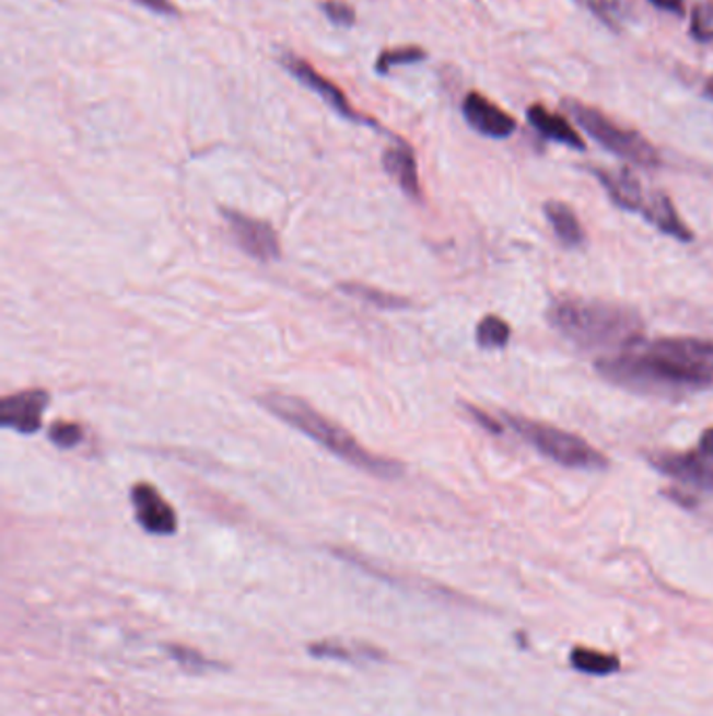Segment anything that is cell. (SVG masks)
<instances>
[{"label": "cell", "instance_id": "2e32d148", "mask_svg": "<svg viewBox=\"0 0 713 716\" xmlns=\"http://www.w3.org/2000/svg\"><path fill=\"white\" fill-rule=\"evenodd\" d=\"M545 215H547L554 235L565 247H580L586 241V233H584L580 218L565 201H547Z\"/></svg>", "mask_w": 713, "mask_h": 716}, {"label": "cell", "instance_id": "f546056e", "mask_svg": "<svg viewBox=\"0 0 713 716\" xmlns=\"http://www.w3.org/2000/svg\"><path fill=\"white\" fill-rule=\"evenodd\" d=\"M651 4H655L662 11H671V13H682L685 11L682 0H651Z\"/></svg>", "mask_w": 713, "mask_h": 716}, {"label": "cell", "instance_id": "ba28073f", "mask_svg": "<svg viewBox=\"0 0 713 716\" xmlns=\"http://www.w3.org/2000/svg\"><path fill=\"white\" fill-rule=\"evenodd\" d=\"M48 392L43 388L9 394L0 401V426L20 434H34L43 426L48 406Z\"/></svg>", "mask_w": 713, "mask_h": 716}, {"label": "cell", "instance_id": "5bb4252c", "mask_svg": "<svg viewBox=\"0 0 713 716\" xmlns=\"http://www.w3.org/2000/svg\"><path fill=\"white\" fill-rule=\"evenodd\" d=\"M527 119L548 141L565 145V147L577 149V151L586 149L584 139L571 126L570 119L565 118V116H559V114H552L545 105H540V103L529 105L527 107Z\"/></svg>", "mask_w": 713, "mask_h": 716}, {"label": "cell", "instance_id": "d6986e66", "mask_svg": "<svg viewBox=\"0 0 713 716\" xmlns=\"http://www.w3.org/2000/svg\"><path fill=\"white\" fill-rule=\"evenodd\" d=\"M476 339L477 346L486 350L504 348L511 339V325L496 314H488L477 325Z\"/></svg>", "mask_w": 713, "mask_h": 716}, {"label": "cell", "instance_id": "4fadbf2b", "mask_svg": "<svg viewBox=\"0 0 713 716\" xmlns=\"http://www.w3.org/2000/svg\"><path fill=\"white\" fill-rule=\"evenodd\" d=\"M383 168L385 172L400 185V189L419 199L421 197V185H419V172H417V158L412 147L396 139V143L385 149L383 153Z\"/></svg>", "mask_w": 713, "mask_h": 716}, {"label": "cell", "instance_id": "83f0119b", "mask_svg": "<svg viewBox=\"0 0 713 716\" xmlns=\"http://www.w3.org/2000/svg\"><path fill=\"white\" fill-rule=\"evenodd\" d=\"M467 411L476 417V421L481 426V428H486L488 431H494V434H500V431H502L499 424H496L488 413H483L481 408H477V406H467Z\"/></svg>", "mask_w": 713, "mask_h": 716}, {"label": "cell", "instance_id": "cb8c5ba5", "mask_svg": "<svg viewBox=\"0 0 713 716\" xmlns=\"http://www.w3.org/2000/svg\"><path fill=\"white\" fill-rule=\"evenodd\" d=\"M48 438L59 449H73V447H78L82 442L84 431L78 424H72V421H57V424L50 426Z\"/></svg>", "mask_w": 713, "mask_h": 716}, {"label": "cell", "instance_id": "7c38bea8", "mask_svg": "<svg viewBox=\"0 0 713 716\" xmlns=\"http://www.w3.org/2000/svg\"><path fill=\"white\" fill-rule=\"evenodd\" d=\"M593 174L598 178V183L609 193L611 201L619 206L621 210L628 212H639L642 215V208L646 204V195L642 189L641 181L636 174H632L628 168L621 170H607V168H593Z\"/></svg>", "mask_w": 713, "mask_h": 716}, {"label": "cell", "instance_id": "6da1fadb", "mask_svg": "<svg viewBox=\"0 0 713 716\" xmlns=\"http://www.w3.org/2000/svg\"><path fill=\"white\" fill-rule=\"evenodd\" d=\"M598 373L630 392L680 396L713 388V342L699 337H662L596 360Z\"/></svg>", "mask_w": 713, "mask_h": 716}, {"label": "cell", "instance_id": "ffe728a7", "mask_svg": "<svg viewBox=\"0 0 713 716\" xmlns=\"http://www.w3.org/2000/svg\"><path fill=\"white\" fill-rule=\"evenodd\" d=\"M423 59H428V53L421 47L389 48V50L381 53L375 70L379 73H387L391 68L419 63Z\"/></svg>", "mask_w": 713, "mask_h": 716}, {"label": "cell", "instance_id": "e0dca14e", "mask_svg": "<svg viewBox=\"0 0 713 716\" xmlns=\"http://www.w3.org/2000/svg\"><path fill=\"white\" fill-rule=\"evenodd\" d=\"M309 656L320 660H339V662H371L383 660V654L377 647L366 644H341L335 639L316 642L308 645Z\"/></svg>", "mask_w": 713, "mask_h": 716}, {"label": "cell", "instance_id": "277c9868", "mask_svg": "<svg viewBox=\"0 0 713 716\" xmlns=\"http://www.w3.org/2000/svg\"><path fill=\"white\" fill-rule=\"evenodd\" d=\"M504 421L511 430L517 431L529 447H534L538 453L545 454L563 467L591 472L609 467V459L593 444H588L582 436L554 428L550 424L534 421L522 415L504 413Z\"/></svg>", "mask_w": 713, "mask_h": 716}, {"label": "cell", "instance_id": "5b68a950", "mask_svg": "<svg viewBox=\"0 0 713 716\" xmlns=\"http://www.w3.org/2000/svg\"><path fill=\"white\" fill-rule=\"evenodd\" d=\"M565 109L591 139H595L596 143L621 160L644 168H657L662 164L657 149L636 130L623 128L618 122L607 118L603 112L573 99L565 101Z\"/></svg>", "mask_w": 713, "mask_h": 716}, {"label": "cell", "instance_id": "44dd1931", "mask_svg": "<svg viewBox=\"0 0 713 716\" xmlns=\"http://www.w3.org/2000/svg\"><path fill=\"white\" fill-rule=\"evenodd\" d=\"M346 289V293L350 296H356L362 302H371L379 309H385V311H396V309H402L408 302L394 296V293H385V291H379V289H373V287L358 286V284H346L341 286Z\"/></svg>", "mask_w": 713, "mask_h": 716}, {"label": "cell", "instance_id": "8992f818", "mask_svg": "<svg viewBox=\"0 0 713 716\" xmlns=\"http://www.w3.org/2000/svg\"><path fill=\"white\" fill-rule=\"evenodd\" d=\"M281 63L285 68L287 72L291 73L300 84H304L309 91H314L316 95H320V99L337 112L341 118L350 119V122H356V124H364V126H377V122L371 118H364L362 114H358L356 109L348 103V99L343 95V91L339 86H335V82L327 80L323 73L316 72L312 66H309L306 59L293 55V53H285L281 57Z\"/></svg>", "mask_w": 713, "mask_h": 716}, {"label": "cell", "instance_id": "9c48e42d", "mask_svg": "<svg viewBox=\"0 0 713 716\" xmlns=\"http://www.w3.org/2000/svg\"><path fill=\"white\" fill-rule=\"evenodd\" d=\"M130 499L135 505L137 522L144 532L155 536H170L178 530V516L172 505L160 495V490L147 482L132 486Z\"/></svg>", "mask_w": 713, "mask_h": 716}, {"label": "cell", "instance_id": "9a60e30c", "mask_svg": "<svg viewBox=\"0 0 713 716\" xmlns=\"http://www.w3.org/2000/svg\"><path fill=\"white\" fill-rule=\"evenodd\" d=\"M641 216L669 238L685 241V243H689L694 238L692 231L687 227V222L676 212V206L671 204V199L667 197L666 193L648 195Z\"/></svg>", "mask_w": 713, "mask_h": 716}, {"label": "cell", "instance_id": "8fae6325", "mask_svg": "<svg viewBox=\"0 0 713 716\" xmlns=\"http://www.w3.org/2000/svg\"><path fill=\"white\" fill-rule=\"evenodd\" d=\"M648 463L682 484H689L692 488L713 493V465L712 461L703 459L701 454L694 453H651Z\"/></svg>", "mask_w": 713, "mask_h": 716}, {"label": "cell", "instance_id": "52a82bcc", "mask_svg": "<svg viewBox=\"0 0 713 716\" xmlns=\"http://www.w3.org/2000/svg\"><path fill=\"white\" fill-rule=\"evenodd\" d=\"M222 215L226 218L233 235L237 239L238 247L247 256L262 261V263L281 258L279 238L268 222L241 215L237 210H222Z\"/></svg>", "mask_w": 713, "mask_h": 716}, {"label": "cell", "instance_id": "7a4b0ae2", "mask_svg": "<svg viewBox=\"0 0 713 716\" xmlns=\"http://www.w3.org/2000/svg\"><path fill=\"white\" fill-rule=\"evenodd\" d=\"M550 325L575 346L600 353H619L644 334L642 316L634 309L595 298H561L548 311Z\"/></svg>", "mask_w": 713, "mask_h": 716}, {"label": "cell", "instance_id": "7402d4cb", "mask_svg": "<svg viewBox=\"0 0 713 716\" xmlns=\"http://www.w3.org/2000/svg\"><path fill=\"white\" fill-rule=\"evenodd\" d=\"M167 654L172 656L174 662H178L180 667L189 672H206V670H215L220 665L215 660L206 658L203 654L185 647V645H166Z\"/></svg>", "mask_w": 713, "mask_h": 716}, {"label": "cell", "instance_id": "f1b7e54d", "mask_svg": "<svg viewBox=\"0 0 713 716\" xmlns=\"http://www.w3.org/2000/svg\"><path fill=\"white\" fill-rule=\"evenodd\" d=\"M697 454H701L703 459H708V461H712L713 463V428H708V430L701 434Z\"/></svg>", "mask_w": 713, "mask_h": 716}, {"label": "cell", "instance_id": "4316f807", "mask_svg": "<svg viewBox=\"0 0 713 716\" xmlns=\"http://www.w3.org/2000/svg\"><path fill=\"white\" fill-rule=\"evenodd\" d=\"M139 2L144 9L153 11V13H160V15H176L178 9L170 2V0H135Z\"/></svg>", "mask_w": 713, "mask_h": 716}, {"label": "cell", "instance_id": "ac0fdd59", "mask_svg": "<svg viewBox=\"0 0 713 716\" xmlns=\"http://www.w3.org/2000/svg\"><path fill=\"white\" fill-rule=\"evenodd\" d=\"M571 669L588 677H609L621 669L618 656L588 647H573L570 651Z\"/></svg>", "mask_w": 713, "mask_h": 716}, {"label": "cell", "instance_id": "603a6c76", "mask_svg": "<svg viewBox=\"0 0 713 716\" xmlns=\"http://www.w3.org/2000/svg\"><path fill=\"white\" fill-rule=\"evenodd\" d=\"M690 36L699 43L713 41V0H703L694 4L690 15Z\"/></svg>", "mask_w": 713, "mask_h": 716}, {"label": "cell", "instance_id": "4dcf8cb0", "mask_svg": "<svg viewBox=\"0 0 713 716\" xmlns=\"http://www.w3.org/2000/svg\"><path fill=\"white\" fill-rule=\"evenodd\" d=\"M703 93H705L708 99H712L713 101V76L708 80V82H705V91H703Z\"/></svg>", "mask_w": 713, "mask_h": 716}, {"label": "cell", "instance_id": "d4e9b609", "mask_svg": "<svg viewBox=\"0 0 713 716\" xmlns=\"http://www.w3.org/2000/svg\"><path fill=\"white\" fill-rule=\"evenodd\" d=\"M320 9L327 15V20L339 27H350V25L356 24L354 7L343 0H325V2H320Z\"/></svg>", "mask_w": 713, "mask_h": 716}, {"label": "cell", "instance_id": "484cf974", "mask_svg": "<svg viewBox=\"0 0 713 716\" xmlns=\"http://www.w3.org/2000/svg\"><path fill=\"white\" fill-rule=\"evenodd\" d=\"M586 4L609 25L621 20L626 11V0H586Z\"/></svg>", "mask_w": 713, "mask_h": 716}, {"label": "cell", "instance_id": "3957f363", "mask_svg": "<svg viewBox=\"0 0 713 716\" xmlns=\"http://www.w3.org/2000/svg\"><path fill=\"white\" fill-rule=\"evenodd\" d=\"M260 403L272 415H277L281 421H285L291 428L306 434L308 438L316 440L320 447H325L329 453L341 457L343 461L352 463L354 467L362 470V472H369V474H375V476L379 477H398L405 472V465H400L394 459H387V457L366 451L350 431L343 430L341 426H337L331 419L316 413L302 399H295V396H289V394L268 392L260 399Z\"/></svg>", "mask_w": 713, "mask_h": 716}, {"label": "cell", "instance_id": "30bf717a", "mask_svg": "<svg viewBox=\"0 0 713 716\" xmlns=\"http://www.w3.org/2000/svg\"><path fill=\"white\" fill-rule=\"evenodd\" d=\"M463 116L477 135L488 139H509L517 130V119L476 91L463 99Z\"/></svg>", "mask_w": 713, "mask_h": 716}]
</instances>
